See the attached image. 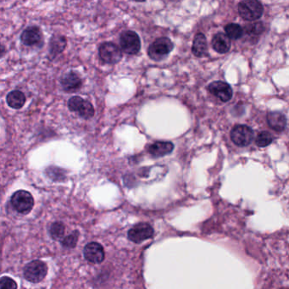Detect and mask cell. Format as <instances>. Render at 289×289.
<instances>
[{
    "label": "cell",
    "instance_id": "1",
    "mask_svg": "<svg viewBox=\"0 0 289 289\" xmlns=\"http://www.w3.org/2000/svg\"><path fill=\"white\" fill-rule=\"evenodd\" d=\"M174 45L168 38H159L148 47L147 54L150 59L155 61H160L168 56L173 50Z\"/></svg>",
    "mask_w": 289,
    "mask_h": 289
},
{
    "label": "cell",
    "instance_id": "2",
    "mask_svg": "<svg viewBox=\"0 0 289 289\" xmlns=\"http://www.w3.org/2000/svg\"><path fill=\"white\" fill-rule=\"evenodd\" d=\"M264 7L257 0H244L239 4V13L246 21H256L263 15Z\"/></svg>",
    "mask_w": 289,
    "mask_h": 289
},
{
    "label": "cell",
    "instance_id": "3",
    "mask_svg": "<svg viewBox=\"0 0 289 289\" xmlns=\"http://www.w3.org/2000/svg\"><path fill=\"white\" fill-rule=\"evenodd\" d=\"M47 273V265L41 260H33L28 263L24 269V278L34 284L44 280Z\"/></svg>",
    "mask_w": 289,
    "mask_h": 289
},
{
    "label": "cell",
    "instance_id": "4",
    "mask_svg": "<svg viewBox=\"0 0 289 289\" xmlns=\"http://www.w3.org/2000/svg\"><path fill=\"white\" fill-rule=\"evenodd\" d=\"M12 206L18 213L21 214H28L33 210L34 205V199L33 195L25 190H19L12 195Z\"/></svg>",
    "mask_w": 289,
    "mask_h": 289
},
{
    "label": "cell",
    "instance_id": "5",
    "mask_svg": "<svg viewBox=\"0 0 289 289\" xmlns=\"http://www.w3.org/2000/svg\"><path fill=\"white\" fill-rule=\"evenodd\" d=\"M120 45L125 53L133 55L141 48V40L139 36L133 31H125L120 37Z\"/></svg>",
    "mask_w": 289,
    "mask_h": 289
},
{
    "label": "cell",
    "instance_id": "6",
    "mask_svg": "<svg viewBox=\"0 0 289 289\" xmlns=\"http://www.w3.org/2000/svg\"><path fill=\"white\" fill-rule=\"evenodd\" d=\"M68 108L72 112L78 113L83 119H90L95 115V108L90 102L79 96H75L69 99Z\"/></svg>",
    "mask_w": 289,
    "mask_h": 289
},
{
    "label": "cell",
    "instance_id": "7",
    "mask_svg": "<svg viewBox=\"0 0 289 289\" xmlns=\"http://www.w3.org/2000/svg\"><path fill=\"white\" fill-rule=\"evenodd\" d=\"M231 139L237 146L246 147L253 141L254 132L248 126L237 125L231 132Z\"/></svg>",
    "mask_w": 289,
    "mask_h": 289
},
{
    "label": "cell",
    "instance_id": "8",
    "mask_svg": "<svg viewBox=\"0 0 289 289\" xmlns=\"http://www.w3.org/2000/svg\"><path fill=\"white\" fill-rule=\"evenodd\" d=\"M99 56L103 62L107 64H116L122 59L121 48L114 43H104L99 48Z\"/></svg>",
    "mask_w": 289,
    "mask_h": 289
},
{
    "label": "cell",
    "instance_id": "9",
    "mask_svg": "<svg viewBox=\"0 0 289 289\" xmlns=\"http://www.w3.org/2000/svg\"><path fill=\"white\" fill-rule=\"evenodd\" d=\"M127 234L132 242L140 243L153 236V229L147 223H139L128 231Z\"/></svg>",
    "mask_w": 289,
    "mask_h": 289
},
{
    "label": "cell",
    "instance_id": "10",
    "mask_svg": "<svg viewBox=\"0 0 289 289\" xmlns=\"http://www.w3.org/2000/svg\"><path fill=\"white\" fill-rule=\"evenodd\" d=\"M208 90L210 94L215 95L222 102H228L233 97V89L229 84L221 81H216L208 86Z\"/></svg>",
    "mask_w": 289,
    "mask_h": 289
},
{
    "label": "cell",
    "instance_id": "11",
    "mask_svg": "<svg viewBox=\"0 0 289 289\" xmlns=\"http://www.w3.org/2000/svg\"><path fill=\"white\" fill-rule=\"evenodd\" d=\"M83 254L86 260L94 264H100L104 260V250L103 246L97 242H90L85 246Z\"/></svg>",
    "mask_w": 289,
    "mask_h": 289
},
{
    "label": "cell",
    "instance_id": "12",
    "mask_svg": "<svg viewBox=\"0 0 289 289\" xmlns=\"http://www.w3.org/2000/svg\"><path fill=\"white\" fill-rule=\"evenodd\" d=\"M60 84L62 86L64 91L67 93H75L78 91L83 85L82 79L79 76L73 71L63 75L60 78Z\"/></svg>",
    "mask_w": 289,
    "mask_h": 289
},
{
    "label": "cell",
    "instance_id": "13",
    "mask_svg": "<svg viewBox=\"0 0 289 289\" xmlns=\"http://www.w3.org/2000/svg\"><path fill=\"white\" fill-rule=\"evenodd\" d=\"M41 30L38 27H29L23 31L21 40L27 46H36L41 45L43 41Z\"/></svg>",
    "mask_w": 289,
    "mask_h": 289
},
{
    "label": "cell",
    "instance_id": "14",
    "mask_svg": "<svg viewBox=\"0 0 289 289\" xmlns=\"http://www.w3.org/2000/svg\"><path fill=\"white\" fill-rule=\"evenodd\" d=\"M174 149V144L171 142H159L153 143V144L149 145L148 152L151 155L156 158L165 156L169 153H171Z\"/></svg>",
    "mask_w": 289,
    "mask_h": 289
},
{
    "label": "cell",
    "instance_id": "15",
    "mask_svg": "<svg viewBox=\"0 0 289 289\" xmlns=\"http://www.w3.org/2000/svg\"><path fill=\"white\" fill-rule=\"evenodd\" d=\"M212 47L219 53H226L230 50L231 40L227 34L217 33L212 39Z\"/></svg>",
    "mask_w": 289,
    "mask_h": 289
},
{
    "label": "cell",
    "instance_id": "16",
    "mask_svg": "<svg viewBox=\"0 0 289 289\" xmlns=\"http://www.w3.org/2000/svg\"><path fill=\"white\" fill-rule=\"evenodd\" d=\"M267 122L273 130L282 132L287 126V119L285 115L278 111L269 113L267 115Z\"/></svg>",
    "mask_w": 289,
    "mask_h": 289
},
{
    "label": "cell",
    "instance_id": "17",
    "mask_svg": "<svg viewBox=\"0 0 289 289\" xmlns=\"http://www.w3.org/2000/svg\"><path fill=\"white\" fill-rule=\"evenodd\" d=\"M192 52L196 57H203L207 53V41L203 33L196 34L193 43Z\"/></svg>",
    "mask_w": 289,
    "mask_h": 289
},
{
    "label": "cell",
    "instance_id": "18",
    "mask_svg": "<svg viewBox=\"0 0 289 289\" xmlns=\"http://www.w3.org/2000/svg\"><path fill=\"white\" fill-rule=\"evenodd\" d=\"M6 102L12 109H19L26 103V96L21 91H12L6 97Z\"/></svg>",
    "mask_w": 289,
    "mask_h": 289
},
{
    "label": "cell",
    "instance_id": "19",
    "mask_svg": "<svg viewBox=\"0 0 289 289\" xmlns=\"http://www.w3.org/2000/svg\"><path fill=\"white\" fill-rule=\"evenodd\" d=\"M66 39L63 36H53L50 41V54L53 57L62 53L66 46Z\"/></svg>",
    "mask_w": 289,
    "mask_h": 289
},
{
    "label": "cell",
    "instance_id": "20",
    "mask_svg": "<svg viewBox=\"0 0 289 289\" xmlns=\"http://www.w3.org/2000/svg\"><path fill=\"white\" fill-rule=\"evenodd\" d=\"M225 32L229 39H239L242 36L243 31L240 25L236 23H231L225 27Z\"/></svg>",
    "mask_w": 289,
    "mask_h": 289
},
{
    "label": "cell",
    "instance_id": "21",
    "mask_svg": "<svg viewBox=\"0 0 289 289\" xmlns=\"http://www.w3.org/2000/svg\"><path fill=\"white\" fill-rule=\"evenodd\" d=\"M65 226L61 222H54L49 228L50 236L55 240H60L65 234Z\"/></svg>",
    "mask_w": 289,
    "mask_h": 289
},
{
    "label": "cell",
    "instance_id": "22",
    "mask_svg": "<svg viewBox=\"0 0 289 289\" xmlns=\"http://www.w3.org/2000/svg\"><path fill=\"white\" fill-rule=\"evenodd\" d=\"M272 141H273V137L271 133H268V132H262L257 136L255 143H256L257 146L264 147L271 144Z\"/></svg>",
    "mask_w": 289,
    "mask_h": 289
},
{
    "label": "cell",
    "instance_id": "23",
    "mask_svg": "<svg viewBox=\"0 0 289 289\" xmlns=\"http://www.w3.org/2000/svg\"><path fill=\"white\" fill-rule=\"evenodd\" d=\"M79 237V233L75 231L71 233L69 236L65 237L62 241V246L64 248H73L76 247Z\"/></svg>",
    "mask_w": 289,
    "mask_h": 289
},
{
    "label": "cell",
    "instance_id": "24",
    "mask_svg": "<svg viewBox=\"0 0 289 289\" xmlns=\"http://www.w3.org/2000/svg\"><path fill=\"white\" fill-rule=\"evenodd\" d=\"M0 289H17V284L9 277H3L0 280Z\"/></svg>",
    "mask_w": 289,
    "mask_h": 289
},
{
    "label": "cell",
    "instance_id": "25",
    "mask_svg": "<svg viewBox=\"0 0 289 289\" xmlns=\"http://www.w3.org/2000/svg\"><path fill=\"white\" fill-rule=\"evenodd\" d=\"M46 171H47V174L53 180H60L63 177H65L62 170L56 168V167H50V168L47 169Z\"/></svg>",
    "mask_w": 289,
    "mask_h": 289
},
{
    "label": "cell",
    "instance_id": "26",
    "mask_svg": "<svg viewBox=\"0 0 289 289\" xmlns=\"http://www.w3.org/2000/svg\"><path fill=\"white\" fill-rule=\"evenodd\" d=\"M249 32H250L251 34H255V35H259V34H261L263 31H264V26H263L262 23L260 22H258V23H254V25H251L249 26Z\"/></svg>",
    "mask_w": 289,
    "mask_h": 289
},
{
    "label": "cell",
    "instance_id": "27",
    "mask_svg": "<svg viewBox=\"0 0 289 289\" xmlns=\"http://www.w3.org/2000/svg\"><path fill=\"white\" fill-rule=\"evenodd\" d=\"M282 203H283L284 213L287 217L289 219V190H288V192L284 195Z\"/></svg>",
    "mask_w": 289,
    "mask_h": 289
}]
</instances>
